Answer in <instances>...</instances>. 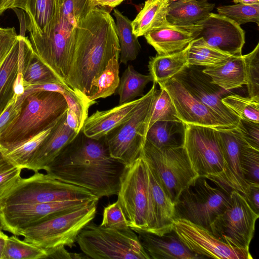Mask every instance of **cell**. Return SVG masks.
<instances>
[{"mask_svg":"<svg viewBox=\"0 0 259 259\" xmlns=\"http://www.w3.org/2000/svg\"><path fill=\"white\" fill-rule=\"evenodd\" d=\"M219 14L225 16L238 25L248 22L259 24V4L222 6L217 8Z\"/></svg>","mask_w":259,"mask_h":259,"instance_id":"f35d334b","label":"cell"},{"mask_svg":"<svg viewBox=\"0 0 259 259\" xmlns=\"http://www.w3.org/2000/svg\"><path fill=\"white\" fill-rule=\"evenodd\" d=\"M246 182L245 193L243 196L253 210L259 214V183Z\"/></svg>","mask_w":259,"mask_h":259,"instance_id":"681fc988","label":"cell"},{"mask_svg":"<svg viewBox=\"0 0 259 259\" xmlns=\"http://www.w3.org/2000/svg\"><path fill=\"white\" fill-rule=\"evenodd\" d=\"M113 15L120 49V62L126 64L137 58L141 46L138 37L133 33L132 21L117 9L114 10Z\"/></svg>","mask_w":259,"mask_h":259,"instance_id":"1f68e13d","label":"cell"},{"mask_svg":"<svg viewBox=\"0 0 259 259\" xmlns=\"http://www.w3.org/2000/svg\"><path fill=\"white\" fill-rule=\"evenodd\" d=\"M233 2L237 4H259V0H232Z\"/></svg>","mask_w":259,"mask_h":259,"instance_id":"9f6ffc18","label":"cell"},{"mask_svg":"<svg viewBox=\"0 0 259 259\" xmlns=\"http://www.w3.org/2000/svg\"><path fill=\"white\" fill-rule=\"evenodd\" d=\"M56 11V0H27L24 12L25 29L30 34L47 33Z\"/></svg>","mask_w":259,"mask_h":259,"instance_id":"f546056e","label":"cell"},{"mask_svg":"<svg viewBox=\"0 0 259 259\" xmlns=\"http://www.w3.org/2000/svg\"><path fill=\"white\" fill-rule=\"evenodd\" d=\"M4 0H0V15H1V11L4 4Z\"/></svg>","mask_w":259,"mask_h":259,"instance_id":"680465c9","label":"cell"},{"mask_svg":"<svg viewBox=\"0 0 259 259\" xmlns=\"http://www.w3.org/2000/svg\"><path fill=\"white\" fill-rule=\"evenodd\" d=\"M19 37L14 27H0V65L6 58Z\"/></svg>","mask_w":259,"mask_h":259,"instance_id":"7dc6e473","label":"cell"},{"mask_svg":"<svg viewBox=\"0 0 259 259\" xmlns=\"http://www.w3.org/2000/svg\"><path fill=\"white\" fill-rule=\"evenodd\" d=\"M202 71L211 78L212 83L226 91H230L246 84L243 55L233 56L223 65L205 67Z\"/></svg>","mask_w":259,"mask_h":259,"instance_id":"4316f807","label":"cell"},{"mask_svg":"<svg viewBox=\"0 0 259 259\" xmlns=\"http://www.w3.org/2000/svg\"><path fill=\"white\" fill-rule=\"evenodd\" d=\"M201 28V24L176 25L169 24L151 30L144 36L158 55H168L185 49L198 37Z\"/></svg>","mask_w":259,"mask_h":259,"instance_id":"ffe728a7","label":"cell"},{"mask_svg":"<svg viewBox=\"0 0 259 259\" xmlns=\"http://www.w3.org/2000/svg\"><path fill=\"white\" fill-rule=\"evenodd\" d=\"M259 214L255 213L244 196L231 192L227 207L210 224L209 230L223 242L236 248L249 249Z\"/></svg>","mask_w":259,"mask_h":259,"instance_id":"4fadbf2b","label":"cell"},{"mask_svg":"<svg viewBox=\"0 0 259 259\" xmlns=\"http://www.w3.org/2000/svg\"><path fill=\"white\" fill-rule=\"evenodd\" d=\"M243 57L248 97L259 101V43Z\"/></svg>","mask_w":259,"mask_h":259,"instance_id":"ab89813d","label":"cell"},{"mask_svg":"<svg viewBox=\"0 0 259 259\" xmlns=\"http://www.w3.org/2000/svg\"><path fill=\"white\" fill-rule=\"evenodd\" d=\"M240 163L246 182L259 183V149L244 140L241 147Z\"/></svg>","mask_w":259,"mask_h":259,"instance_id":"60d3db41","label":"cell"},{"mask_svg":"<svg viewBox=\"0 0 259 259\" xmlns=\"http://www.w3.org/2000/svg\"><path fill=\"white\" fill-rule=\"evenodd\" d=\"M66 122L69 127L77 134L81 130L76 114L69 108L67 111Z\"/></svg>","mask_w":259,"mask_h":259,"instance_id":"f5cc1de1","label":"cell"},{"mask_svg":"<svg viewBox=\"0 0 259 259\" xmlns=\"http://www.w3.org/2000/svg\"><path fill=\"white\" fill-rule=\"evenodd\" d=\"M217 134L225 165L218 185L230 192L235 190L243 195L247 182L241 169L240 157L244 139L237 127L217 130Z\"/></svg>","mask_w":259,"mask_h":259,"instance_id":"d6986e66","label":"cell"},{"mask_svg":"<svg viewBox=\"0 0 259 259\" xmlns=\"http://www.w3.org/2000/svg\"><path fill=\"white\" fill-rule=\"evenodd\" d=\"M172 229L182 243L202 258H252L249 249L231 246L219 240L207 229L186 220L176 219Z\"/></svg>","mask_w":259,"mask_h":259,"instance_id":"9a60e30c","label":"cell"},{"mask_svg":"<svg viewBox=\"0 0 259 259\" xmlns=\"http://www.w3.org/2000/svg\"><path fill=\"white\" fill-rule=\"evenodd\" d=\"M190 44L180 52L157 55L150 58L148 68L153 82L157 83L172 78L189 67L188 58Z\"/></svg>","mask_w":259,"mask_h":259,"instance_id":"f1b7e54d","label":"cell"},{"mask_svg":"<svg viewBox=\"0 0 259 259\" xmlns=\"http://www.w3.org/2000/svg\"><path fill=\"white\" fill-rule=\"evenodd\" d=\"M112 10L96 7L89 10L77 30L68 86L87 103L92 82L108 61L119 57L120 46Z\"/></svg>","mask_w":259,"mask_h":259,"instance_id":"7a4b0ae2","label":"cell"},{"mask_svg":"<svg viewBox=\"0 0 259 259\" xmlns=\"http://www.w3.org/2000/svg\"><path fill=\"white\" fill-rule=\"evenodd\" d=\"M230 193L213 181L198 177L175 203V220L185 219L208 230L229 204Z\"/></svg>","mask_w":259,"mask_h":259,"instance_id":"30bf717a","label":"cell"},{"mask_svg":"<svg viewBox=\"0 0 259 259\" xmlns=\"http://www.w3.org/2000/svg\"><path fill=\"white\" fill-rule=\"evenodd\" d=\"M185 124L182 121H157L148 130L146 140L157 148L183 145Z\"/></svg>","mask_w":259,"mask_h":259,"instance_id":"4dcf8cb0","label":"cell"},{"mask_svg":"<svg viewBox=\"0 0 259 259\" xmlns=\"http://www.w3.org/2000/svg\"><path fill=\"white\" fill-rule=\"evenodd\" d=\"M153 80L150 74H142L135 70L132 66H128L122 74L117 88L119 104L129 102L138 96H143L145 87Z\"/></svg>","mask_w":259,"mask_h":259,"instance_id":"e575fe53","label":"cell"},{"mask_svg":"<svg viewBox=\"0 0 259 259\" xmlns=\"http://www.w3.org/2000/svg\"><path fill=\"white\" fill-rule=\"evenodd\" d=\"M2 229L1 224H0V233H1L2 232Z\"/></svg>","mask_w":259,"mask_h":259,"instance_id":"94428289","label":"cell"},{"mask_svg":"<svg viewBox=\"0 0 259 259\" xmlns=\"http://www.w3.org/2000/svg\"><path fill=\"white\" fill-rule=\"evenodd\" d=\"M18 112L0 134V148L4 154L54 126L68 106L59 93L37 91L19 97Z\"/></svg>","mask_w":259,"mask_h":259,"instance_id":"277c9868","label":"cell"},{"mask_svg":"<svg viewBox=\"0 0 259 259\" xmlns=\"http://www.w3.org/2000/svg\"><path fill=\"white\" fill-rule=\"evenodd\" d=\"M46 255L45 249L13 235L6 239L2 259H41Z\"/></svg>","mask_w":259,"mask_h":259,"instance_id":"8d00e7d4","label":"cell"},{"mask_svg":"<svg viewBox=\"0 0 259 259\" xmlns=\"http://www.w3.org/2000/svg\"><path fill=\"white\" fill-rule=\"evenodd\" d=\"M8 236L4 232L0 233V259H2L3 253L5 246L6 241Z\"/></svg>","mask_w":259,"mask_h":259,"instance_id":"11a10c76","label":"cell"},{"mask_svg":"<svg viewBox=\"0 0 259 259\" xmlns=\"http://www.w3.org/2000/svg\"><path fill=\"white\" fill-rule=\"evenodd\" d=\"M98 201L27 227L19 232V236L44 249L60 245L71 248L81 230L95 217Z\"/></svg>","mask_w":259,"mask_h":259,"instance_id":"9c48e42d","label":"cell"},{"mask_svg":"<svg viewBox=\"0 0 259 259\" xmlns=\"http://www.w3.org/2000/svg\"><path fill=\"white\" fill-rule=\"evenodd\" d=\"M168 0H147L135 19L132 22L134 34L139 37L156 28L167 25Z\"/></svg>","mask_w":259,"mask_h":259,"instance_id":"83f0119b","label":"cell"},{"mask_svg":"<svg viewBox=\"0 0 259 259\" xmlns=\"http://www.w3.org/2000/svg\"><path fill=\"white\" fill-rule=\"evenodd\" d=\"M27 0H4L1 13H4L6 10L10 9H18L24 11L26 6Z\"/></svg>","mask_w":259,"mask_h":259,"instance_id":"db71d44e","label":"cell"},{"mask_svg":"<svg viewBox=\"0 0 259 259\" xmlns=\"http://www.w3.org/2000/svg\"><path fill=\"white\" fill-rule=\"evenodd\" d=\"M19 103L15 97L0 115V134L11 123L15 118Z\"/></svg>","mask_w":259,"mask_h":259,"instance_id":"c3c4849f","label":"cell"},{"mask_svg":"<svg viewBox=\"0 0 259 259\" xmlns=\"http://www.w3.org/2000/svg\"><path fill=\"white\" fill-rule=\"evenodd\" d=\"M67 112L53 127L36 151L27 169L34 172L45 170L60 152L72 142L77 134L66 122Z\"/></svg>","mask_w":259,"mask_h":259,"instance_id":"603a6c76","label":"cell"},{"mask_svg":"<svg viewBox=\"0 0 259 259\" xmlns=\"http://www.w3.org/2000/svg\"><path fill=\"white\" fill-rule=\"evenodd\" d=\"M47 255L46 258L76 259V253H70L64 245L45 249Z\"/></svg>","mask_w":259,"mask_h":259,"instance_id":"f907efd6","label":"cell"},{"mask_svg":"<svg viewBox=\"0 0 259 259\" xmlns=\"http://www.w3.org/2000/svg\"><path fill=\"white\" fill-rule=\"evenodd\" d=\"M117 200L128 226L135 232L156 234L157 221L146 162L141 156L126 167L120 178Z\"/></svg>","mask_w":259,"mask_h":259,"instance_id":"5b68a950","label":"cell"},{"mask_svg":"<svg viewBox=\"0 0 259 259\" xmlns=\"http://www.w3.org/2000/svg\"><path fill=\"white\" fill-rule=\"evenodd\" d=\"M160 89L155 101L148 128L157 121H181L168 94L164 89Z\"/></svg>","mask_w":259,"mask_h":259,"instance_id":"b9f144b4","label":"cell"},{"mask_svg":"<svg viewBox=\"0 0 259 259\" xmlns=\"http://www.w3.org/2000/svg\"><path fill=\"white\" fill-rule=\"evenodd\" d=\"M63 96L66 101L68 108L76 114L82 128L88 117V109L91 105L80 98L74 91L64 95Z\"/></svg>","mask_w":259,"mask_h":259,"instance_id":"f6af8a7d","label":"cell"},{"mask_svg":"<svg viewBox=\"0 0 259 259\" xmlns=\"http://www.w3.org/2000/svg\"><path fill=\"white\" fill-rule=\"evenodd\" d=\"M76 242L84 254L94 259H150L135 231L106 228L93 222L78 235Z\"/></svg>","mask_w":259,"mask_h":259,"instance_id":"ba28073f","label":"cell"},{"mask_svg":"<svg viewBox=\"0 0 259 259\" xmlns=\"http://www.w3.org/2000/svg\"><path fill=\"white\" fill-rule=\"evenodd\" d=\"M22 169L9 160L0 165V197L21 178Z\"/></svg>","mask_w":259,"mask_h":259,"instance_id":"ee69618b","label":"cell"},{"mask_svg":"<svg viewBox=\"0 0 259 259\" xmlns=\"http://www.w3.org/2000/svg\"><path fill=\"white\" fill-rule=\"evenodd\" d=\"M215 4L207 0H180L169 2L166 19L176 25L199 24L213 10Z\"/></svg>","mask_w":259,"mask_h":259,"instance_id":"d4e9b609","label":"cell"},{"mask_svg":"<svg viewBox=\"0 0 259 259\" xmlns=\"http://www.w3.org/2000/svg\"><path fill=\"white\" fill-rule=\"evenodd\" d=\"M136 232L150 259L202 258L182 243L173 229L161 235L144 231Z\"/></svg>","mask_w":259,"mask_h":259,"instance_id":"44dd1931","label":"cell"},{"mask_svg":"<svg viewBox=\"0 0 259 259\" xmlns=\"http://www.w3.org/2000/svg\"><path fill=\"white\" fill-rule=\"evenodd\" d=\"M92 201L73 200L0 207L1 228L19 236V232L27 227L81 208Z\"/></svg>","mask_w":259,"mask_h":259,"instance_id":"5bb4252c","label":"cell"},{"mask_svg":"<svg viewBox=\"0 0 259 259\" xmlns=\"http://www.w3.org/2000/svg\"><path fill=\"white\" fill-rule=\"evenodd\" d=\"M141 155L152 167L174 204L183 191L198 177L183 145L158 148L146 140Z\"/></svg>","mask_w":259,"mask_h":259,"instance_id":"8fae6325","label":"cell"},{"mask_svg":"<svg viewBox=\"0 0 259 259\" xmlns=\"http://www.w3.org/2000/svg\"><path fill=\"white\" fill-rule=\"evenodd\" d=\"M141 98L105 111L97 110L85 120L81 128L87 137L100 140L127 121Z\"/></svg>","mask_w":259,"mask_h":259,"instance_id":"7402d4cb","label":"cell"},{"mask_svg":"<svg viewBox=\"0 0 259 259\" xmlns=\"http://www.w3.org/2000/svg\"><path fill=\"white\" fill-rule=\"evenodd\" d=\"M54 126L6 153V158L15 165L27 169L36 151Z\"/></svg>","mask_w":259,"mask_h":259,"instance_id":"d590c367","label":"cell"},{"mask_svg":"<svg viewBox=\"0 0 259 259\" xmlns=\"http://www.w3.org/2000/svg\"><path fill=\"white\" fill-rule=\"evenodd\" d=\"M21 46L19 37L0 65V115L16 97L15 89L20 74Z\"/></svg>","mask_w":259,"mask_h":259,"instance_id":"484cf974","label":"cell"},{"mask_svg":"<svg viewBox=\"0 0 259 259\" xmlns=\"http://www.w3.org/2000/svg\"><path fill=\"white\" fill-rule=\"evenodd\" d=\"M183 145L198 176L218 184L224 172L225 165L217 130L185 124Z\"/></svg>","mask_w":259,"mask_h":259,"instance_id":"7c38bea8","label":"cell"},{"mask_svg":"<svg viewBox=\"0 0 259 259\" xmlns=\"http://www.w3.org/2000/svg\"><path fill=\"white\" fill-rule=\"evenodd\" d=\"M199 102L210 108L233 128L240 118L222 102L230 91L212 82L211 78L197 67L190 66L175 76Z\"/></svg>","mask_w":259,"mask_h":259,"instance_id":"e0dca14e","label":"cell"},{"mask_svg":"<svg viewBox=\"0 0 259 259\" xmlns=\"http://www.w3.org/2000/svg\"><path fill=\"white\" fill-rule=\"evenodd\" d=\"M157 83L167 92L179 118L184 124L207 126L218 130L233 128L196 99L177 77Z\"/></svg>","mask_w":259,"mask_h":259,"instance_id":"2e32d148","label":"cell"},{"mask_svg":"<svg viewBox=\"0 0 259 259\" xmlns=\"http://www.w3.org/2000/svg\"><path fill=\"white\" fill-rule=\"evenodd\" d=\"M232 57L209 46L202 38L198 37L190 44L188 64V66H218L224 64Z\"/></svg>","mask_w":259,"mask_h":259,"instance_id":"d6a6232c","label":"cell"},{"mask_svg":"<svg viewBox=\"0 0 259 259\" xmlns=\"http://www.w3.org/2000/svg\"><path fill=\"white\" fill-rule=\"evenodd\" d=\"M124 0H89V7L93 9L96 7H100L112 10L119 5Z\"/></svg>","mask_w":259,"mask_h":259,"instance_id":"816d5d0a","label":"cell"},{"mask_svg":"<svg viewBox=\"0 0 259 259\" xmlns=\"http://www.w3.org/2000/svg\"><path fill=\"white\" fill-rule=\"evenodd\" d=\"M102 139H75L47 166L46 174L84 188L99 199L117 195L125 166L110 156Z\"/></svg>","mask_w":259,"mask_h":259,"instance_id":"6da1fadb","label":"cell"},{"mask_svg":"<svg viewBox=\"0 0 259 259\" xmlns=\"http://www.w3.org/2000/svg\"><path fill=\"white\" fill-rule=\"evenodd\" d=\"M146 162L157 221L155 234L161 235L172 230L175 220V204L162 187L152 167L146 161Z\"/></svg>","mask_w":259,"mask_h":259,"instance_id":"cb8c5ba5","label":"cell"},{"mask_svg":"<svg viewBox=\"0 0 259 259\" xmlns=\"http://www.w3.org/2000/svg\"><path fill=\"white\" fill-rule=\"evenodd\" d=\"M237 127L247 143L259 149V123L240 119Z\"/></svg>","mask_w":259,"mask_h":259,"instance_id":"bcb514c9","label":"cell"},{"mask_svg":"<svg viewBox=\"0 0 259 259\" xmlns=\"http://www.w3.org/2000/svg\"><path fill=\"white\" fill-rule=\"evenodd\" d=\"M90 9L89 0H56L55 15L47 33L30 34L35 53L66 86L78 28Z\"/></svg>","mask_w":259,"mask_h":259,"instance_id":"3957f363","label":"cell"},{"mask_svg":"<svg viewBox=\"0 0 259 259\" xmlns=\"http://www.w3.org/2000/svg\"><path fill=\"white\" fill-rule=\"evenodd\" d=\"M100 226L119 230H125L130 228L117 200L104 208Z\"/></svg>","mask_w":259,"mask_h":259,"instance_id":"7bdbcfd3","label":"cell"},{"mask_svg":"<svg viewBox=\"0 0 259 259\" xmlns=\"http://www.w3.org/2000/svg\"><path fill=\"white\" fill-rule=\"evenodd\" d=\"M119 58L118 56L111 58L100 76L92 82L91 96L88 99L91 105L97 99L112 95L117 89L120 82Z\"/></svg>","mask_w":259,"mask_h":259,"instance_id":"836d02e7","label":"cell"},{"mask_svg":"<svg viewBox=\"0 0 259 259\" xmlns=\"http://www.w3.org/2000/svg\"><path fill=\"white\" fill-rule=\"evenodd\" d=\"M86 189L61 181L48 175L34 172L21 177L0 197V207L73 200H99Z\"/></svg>","mask_w":259,"mask_h":259,"instance_id":"52a82bcc","label":"cell"},{"mask_svg":"<svg viewBox=\"0 0 259 259\" xmlns=\"http://www.w3.org/2000/svg\"><path fill=\"white\" fill-rule=\"evenodd\" d=\"M222 102L240 119L259 123V101L249 97L230 94L223 98Z\"/></svg>","mask_w":259,"mask_h":259,"instance_id":"74e56055","label":"cell"},{"mask_svg":"<svg viewBox=\"0 0 259 259\" xmlns=\"http://www.w3.org/2000/svg\"><path fill=\"white\" fill-rule=\"evenodd\" d=\"M199 24L202 28L197 38H202L209 46L232 56L242 55L245 32L240 25L225 16L211 12Z\"/></svg>","mask_w":259,"mask_h":259,"instance_id":"ac0fdd59","label":"cell"},{"mask_svg":"<svg viewBox=\"0 0 259 259\" xmlns=\"http://www.w3.org/2000/svg\"><path fill=\"white\" fill-rule=\"evenodd\" d=\"M8 159L6 158L4 152L0 148V165L7 161Z\"/></svg>","mask_w":259,"mask_h":259,"instance_id":"6f0895ef","label":"cell"},{"mask_svg":"<svg viewBox=\"0 0 259 259\" xmlns=\"http://www.w3.org/2000/svg\"><path fill=\"white\" fill-rule=\"evenodd\" d=\"M156 83L142 96L130 118L104 137L110 156L131 166L142 155L152 112L158 90Z\"/></svg>","mask_w":259,"mask_h":259,"instance_id":"8992f818","label":"cell"},{"mask_svg":"<svg viewBox=\"0 0 259 259\" xmlns=\"http://www.w3.org/2000/svg\"><path fill=\"white\" fill-rule=\"evenodd\" d=\"M169 2H174V1H180V0H168Z\"/></svg>","mask_w":259,"mask_h":259,"instance_id":"91938a15","label":"cell"}]
</instances>
